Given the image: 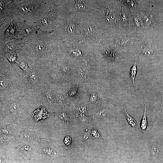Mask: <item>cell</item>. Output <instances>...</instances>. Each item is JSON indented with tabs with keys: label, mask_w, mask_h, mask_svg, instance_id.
<instances>
[{
	"label": "cell",
	"mask_w": 163,
	"mask_h": 163,
	"mask_svg": "<svg viewBox=\"0 0 163 163\" xmlns=\"http://www.w3.org/2000/svg\"><path fill=\"white\" fill-rule=\"evenodd\" d=\"M138 62V61L136 60L131 68L129 72V76L130 78L133 83V85L135 88V90L136 89V87L135 85V77L137 73V65Z\"/></svg>",
	"instance_id": "ac0fdd59"
},
{
	"label": "cell",
	"mask_w": 163,
	"mask_h": 163,
	"mask_svg": "<svg viewBox=\"0 0 163 163\" xmlns=\"http://www.w3.org/2000/svg\"><path fill=\"white\" fill-rule=\"evenodd\" d=\"M160 153L159 148L155 146H152L150 149V154L151 156L153 158H156Z\"/></svg>",
	"instance_id": "7402d4cb"
},
{
	"label": "cell",
	"mask_w": 163,
	"mask_h": 163,
	"mask_svg": "<svg viewBox=\"0 0 163 163\" xmlns=\"http://www.w3.org/2000/svg\"><path fill=\"white\" fill-rule=\"evenodd\" d=\"M3 58H6L11 63H16L18 59L16 51L11 52L5 54L3 56Z\"/></svg>",
	"instance_id": "ffe728a7"
},
{
	"label": "cell",
	"mask_w": 163,
	"mask_h": 163,
	"mask_svg": "<svg viewBox=\"0 0 163 163\" xmlns=\"http://www.w3.org/2000/svg\"><path fill=\"white\" fill-rule=\"evenodd\" d=\"M0 134L15 137L18 135L20 127L15 123L0 122Z\"/></svg>",
	"instance_id": "4fadbf2b"
},
{
	"label": "cell",
	"mask_w": 163,
	"mask_h": 163,
	"mask_svg": "<svg viewBox=\"0 0 163 163\" xmlns=\"http://www.w3.org/2000/svg\"><path fill=\"white\" fill-rule=\"evenodd\" d=\"M41 105L37 91L29 90L17 99L0 101V122L18 124L21 128L27 126V120L35 110Z\"/></svg>",
	"instance_id": "7a4b0ae2"
},
{
	"label": "cell",
	"mask_w": 163,
	"mask_h": 163,
	"mask_svg": "<svg viewBox=\"0 0 163 163\" xmlns=\"http://www.w3.org/2000/svg\"><path fill=\"white\" fill-rule=\"evenodd\" d=\"M60 19L57 13L54 10L46 13L35 23L38 30L47 33L54 31Z\"/></svg>",
	"instance_id": "9c48e42d"
},
{
	"label": "cell",
	"mask_w": 163,
	"mask_h": 163,
	"mask_svg": "<svg viewBox=\"0 0 163 163\" xmlns=\"http://www.w3.org/2000/svg\"><path fill=\"white\" fill-rule=\"evenodd\" d=\"M52 113L45 106L41 105L35 110L30 115L34 120L35 124L42 122L49 118Z\"/></svg>",
	"instance_id": "7c38bea8"
},
{
	"label": "cell",
	"mask_w": 163,
	"mask_h": 163,
	"mask_svg": "<svg viewBox=\"0 0 163 163\" xmlns=\"http://www.w3.org/2000/svg\"><path fill=\"white\" fill-rule=\"evenodd\" d=\"M54 0H9V17L21 27L34 24L46 13L53 10Z\"/></svg>",
	"instance_id": "3957f363"
},
{
	"label": "cell",
	"mask_w": 163,
	"mask_h": 163,
	"mask_svg": "<svg viewBox=\"0 0 163 163\" xmlns=\"http://www.w3.org/2000/svg\"><path fill=\"white\" fill-rule=\"evenodd\" d=\"M123 114L127 122L131 127L132 129L134 131H137L138 127L137 122L135 119L130 115L126 111L125 104Z\"/></svg>",
	"instance_id": "2e32d148"
},
{
	"label": "cell",
	"mask_w": 163,
	"mask_h": 163,
	"mask_svg": "<svg viewBox=\"0 0 163 163\" xmlns=\"http://www.w3.org/2000/svg\"><path fill=\"white\" fill-rule=\"evenodd\" d=\"M108 112L107 109L103 108L99 110L96 114V117L100 121H103L107 117Z\"/></svg>",
	"instance_id": "44dd1931"
},
{
	"label": "cell",
	"mask_w": 163,
	"mask_h": 163,
	"mask_svg": "<svg viewBox=\"0 0 163 163\" xmlns=\"http://www.w3.org/2000/svg\"><path fill=\"white\" fill-rule=\"evenodd\" d=\"M58 47V40L53 33L38 31L24 41L16 51L18 59L25 58L30 69H44L50 66Z\"/></svg>",
	"instance_id": "6da1fadb"
},
{
	"label": "cell",
	"mask_w": 163,
	"mask_h": 163,
	"mask_svg": "<svg viewBox=\"0 0 163 163\" xmlns=\"http://www.w3.org/2000/svg\"><path fill=\"white\" fill-rule=\"evenodd\" d=\"M41 105L46 107L51 113L57 112L55 93L45 85L37 91Z\"/></svg>",
	"instance_id": "30bf717a"
},
{
	"label": "cell",
	"mask_w": 163,
	"mask_h": 163,
	"mask_svg": "<svg viewBox=\"0 0 163 163\" xmlns=\"http://www.w3.org/2000/svg\"><path fill=\"white\" fill-rule=\"evenodd\" d=\"M24 41L20 39L11 40L0 43V59H2L5 54L20 50Z\"/></svg>",
	"instance_id": "8fae6325"
},
{
	"label": "cell",
	"mask_w": 163,
	"mask_h": 163,
	"mask_svg": "<svg viewBox=\"0 0 163 163\" xmlns=\"http://www.w3.org/2000/svg\"><path fill=\"white\" fill-rule=\"evenodd\" d=\"M38 31L35 23L29 25H25L21 27L17 34V38L25 41L28 38L33 36Z\"/></svg>",
	"instance_id": "5bb4252c"
},
{
	"label": "cell",
	"mask_w": 163,
	"mask_h": 163,
	"mask_svg": "<svg viewBox=\"0 0 163 163\" xmlns=\"http://www.w3.org/2000/svg\"><path fill=\"white\" fill-rule=\"evenodd\" d=\"M0 135V149L10 145L16 141L15 137L8 136L3 134Z\"/></svg>",
	"instance_id": "9a60e30c"
},
{
	"label": "cell",
	"mask_w": 163,
	"mask_h": 163,
	"mask_svg": "<svg viewBox=\"0 0 163 163\" xmlns=\"http://www.w3.org/2000/svg\"><path fill=\"white\" fill-rule=\"evenodd\" d=\"M44 85L55 93L63 94L69 82L50 66L43 70Z\"/></svg>",
	"instance_id": "8992f818"
},
{
	"label": "cell",
	"mask_w": 163,
	"mask_h": 163,
	"mask_svg": "<svg viewBox=\"0 0 163 163\" xmlns=\"http://www.w3.org/2000/svg\"><path fill=\"white\" fill-rule=\"evenodd\" d=\"M40 143H28L16 141L10 145L0 149V153H12L26 160L30 159L36 155Z\"/></svg>",
	"instance_id": "5b68a950"
},
{
	"label": "cell",
	"mask_w": 163,
	"mask_h": 163,
	"mask_svg": "<svg viewBox=\"0 0 163 163\" xmlns=\"http://www.w3.org/2000/svg\"><path fill=\"white\" fill-rule=\"evenodd\" d=\"M0 59V101L23 96L25 92L23 71L6 58Z\"/></svg>",
	"instance_id": "277c9868"
},
{
	"label": "cell",
	"mask_w": 163,
	"mask_h": 163,
	"mask_svg": "<svg viewBox=\"0 0 163 163\" xmlns=\"http://www.w3.org/2000/svg\"><path fill=\"white\" fill-rule=\"evenodd\" d=\"M29 72H23L25 91L34 90L37 91L44 85L43 69H33Z\"/></svg>",
	"instance_id": "ba28073f"
},
{
	"label": "cell",
	"mask_w": 163,
	"mask_h": 163,
	"mask_svg": "<svg viewBox=\"0 0 163 163\" xmlns=\"http://www.w3.org/2000/svg\"><path fill=\"white\" fill-rule=\"evenodd\" d=\"M90 101L91 103L94 104H98L100 102L98 97L95 94H92L91 95Z\"/></svg>",
	"instance_id": "603a6c76"
},
{
	"label": "cell",
	"mask_w": 163,
	"mask_h": 163,
	"mask_svg": "<svg viewBox=\"0 0 163 163\" xmlns=\"http://www.w3.org/2000/svg\"><path fill=\"white\" fill-rule=\"evenodd\" d=\"M16 65L18 66L24 73L30 72L31 69H30L27 62L25 58L21 60L18 59L16 62Z\"/></svg>",
	"instance_id": "e0dca14e"
},
{
	"label": "cell",
	"mask_w": 163,
	"mask_h": 163,
	"mask_svg": "<svg viewBox=\"0 0 163 163\" xmlns=\"http://www.w3.org/2000/svg\"><path fill=\"white\" fill-rule=\"evenodd\" d=\"M71 14L64 16L59 21L53 33L58 40H63L74 37L78 26L74 22Z\"/></svg>",
	"instance_id": "52a82bcc"
},
{
	"label": "cell",
	"mask_w": 163,
	"mask_h": 163,
	"mask_svg": "<svg viewBox=\"0 0 163 163\" xmlns=\"http://www.w3.org/2000/svg\"><path fill=\"white\" fill-rule=\"evenodd\" d=\"M146 105L145 104L144 113L140 123V127L143 133L145 134L147 126L146 115Z\"/></svg>",
	"instance_id": "d6986e66"
}]
</instances>
